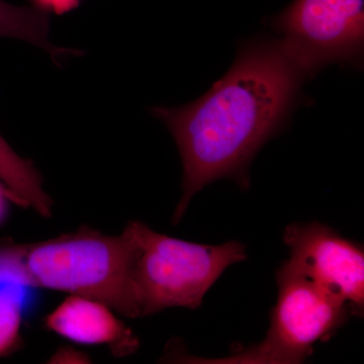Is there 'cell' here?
Here are the masks:
<instances>
[{
    "label": "cell",
    "mask_w": 364,
    "mask_h": 364,
    "mask_svg": "<svg viewBox=\"0 0 364 364\" xmlns=\"http://www.w3.org/2000/svg\"><path fill=\"white\" fill-rule=\"evenodd\" d=\"M51 331L75 343L107 345L117 358L135 353L138 337L102 301L70 294L46 318Z\"/></svg>",
    "instance_id": "obj_7"
},
{
    "label": "cell",
    "mask_w": 364,
    "mask_h": 364,
    "mask_svg": "<svg viewBox=\"0 0 364 364\" xmlns=\"http://www.w3.org/2000/svg\"><path fill=\"white\" fill-rule=\"evenodd\" d=\"M126 230L135 244L132 282L139 318L176 306L200 308L225 270L247 259L245 245L237 241L193 243L135 221Z\"/></svg>",
    "instance_id": "obj_3"
},
{
    "label": "cell",
    "mask_w": 364,
    "mask_h": 364,
    "mask_svg": "<svg viewBox=\"0 0 364 364\" xmlns=\"http://www.w3.org/2000/svg\"><path fill=\"white\" fill-rule=\"evenodd\" d=\"M267 21L311 78L329 64L363 62L364 0H294Z\"/></svg>",
    "instance_id": "obj_5"
},
{
    "label": "cell",
    "mask_w": 364,
    "mask_h": 364,
    "mask_svg": "<svg viewBox=\"0 0 364 364\" xmlns=\"http://www.w3.org/2000/svg\"><path fill=\"white\" fill-rule=\"evenodd\" d=\"M277 305L269 329L259 344L231 356L200 359V363L294 364L313 354L317 342L328 341L350 315L348 308L287 261L277 272Z\"/></svg>",
    "instance_id": "obj_4"
},
{
    "label": "cell",
    "mask_w": 364,
    "mask_h": 364,
    "mask_svg": "<svg viewBox=\"0 0 364 364\" xmlns=\"http://www.w3.org/2000/svg\"><path fill=\"white\" fill-rule=\"evenodd\" d=\"M6 198L14 203V196L7 191L6 186L0 182V221H1L2 217H4V210H6Z\"/></svg>",
    "instance_id": "obj_12"
},
{
    "label": "cell",
    "mask_w": 364,
    "mask_h": 364,
    "mask_svg": "<svg viewBox=\"0 0 364 364\" xmlns=\"http://www.w3.org/2000/svg\"><path fill=\"white\" fill-rule=\"evenodd\" d=\"M0 182L20 207H31L42 217L52 215L51 198L43 188L42 177L30 160L21 157L0 135Z\"/></svg>",
    "instance_id": "obj_8"
},
{
    "label": "cell",
    "mask_w": 364,
    "mask_h": 364,
    "mask_svg": "<svg viewBox=\"0 0 364 364\" xmlns=\"http://www.w3.org/2000/svg\"><path fill=\"white\" fill-rule=\"evenodd\" d=\"M284 241L287 262L348 308L350 315L364 311V253L358 244L321 224H291Z\"/></svg>",
    "instance_id": "obj_6"
},
{
    "label": "cell",
    "mask_w": 364,
    "mask_h": 364,
    "mask_svg": "<svg viewBox=\"0 0 364 364\" xmlns=\"http://www.w3.org/2000/svg\"><path fill=\"white\" fill-rule=\"evenodd\" d=\"M134 259L135 244L127 230L109 236L83 228L47 241L0 246V279L97 299L124 317L139 318Z\"/></svg>",
    "instance_id": "obj_2"
},
{
    "label": "cell",
    "mask_w": 364,
    "mask_h": 364,
    "mask_svg": "<svg viewBox=\"0 0 364 364\" xmlns=\"http://www.w3.org/2000/svg\"><path fill=\"white\" fill-rule=\"evenodd\" d=\"M0 289V358L18 348L21 341L23 296L18 286L2 287Z\"/></svg>",
    "instance_id": "obj_10"
},
{
    "label": "cell",
    "mask_w": 364,
    "mask_h": 364,
    "mask_svg": "<svg viewBox=\"0 0 364 364\" xmlns=\"http://www.w3.org/2000/svg\"><path fill=\"white\" fill-rule=\"evenodd\" d=\"M311 79L279 39L242 43L233 65L203 97L182 107H156L181 153L182 196L172 223L181 221L196 193L222 178L249 188L258 151L287 126Z\"/></svg>",
    "instance_id": "obj_1"
},
{
    "label": "cell",
    "mask_w": 364,
    "mask_h": 364,
    "mask_svg": "<svg viewBox=\"0 0 364 364\" xmlns=\"http://www.w3.org/2000/svg\"><path fill=\"white\" fill-rule=\"evenodd\" d=\"M30 1L35 9H39L43 13L61 16L77 9L82 0H30Z\"/></svg>",
    "instance_id": "obj_11"
},
{
    "label": "cell",
    "mask_w": 364,
    "mask_h": 364,
    "mask_svg": "<svg viewBox=\"0 0 364 364\" xmlns=\"http://www.w3.org/2000/svg\"><path fill=\"white\" fill-rule=\"evenodd\" d=\"M49 14L33 6H16L0 0V38L26 41L51 55L56 63L72 50L53 45L49 40Z\"/></svg>",
    "instance_id": "obj_9"
}]
</instances>
